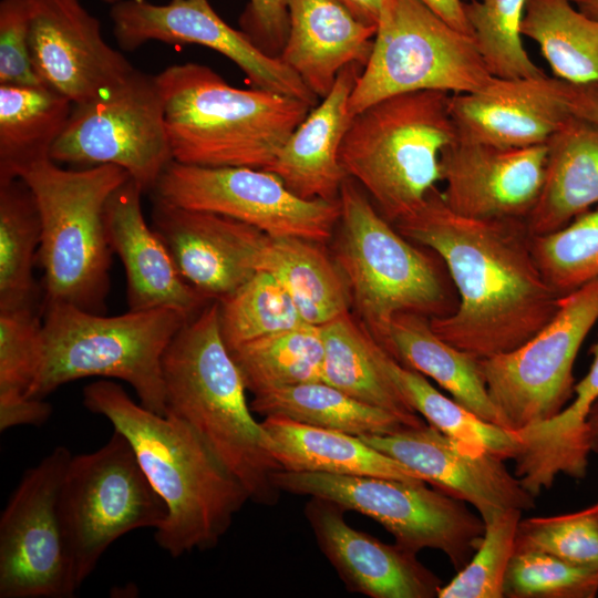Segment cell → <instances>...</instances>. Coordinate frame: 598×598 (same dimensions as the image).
Segmentation results:
<instances>
[{
    "mask_svg": "<svg viewBox=\"0 0 598 598\" xmlns=\"http://www.w3.org/2000/svg\"><path fill=\"white\" fill-rule=\"evenodd\" d=\"M394 226L444 262L457 306L446 316L430 318V324L461 351L476 359L507 353L558 310L560 296L537 265L526 220L461 216L435 187L414 214Z\"/></svg>",
    "mask_w": 598,
    "mask_h": 598,
    "instance_id": "obj_1",
    "label": "cell"
},
{
    "mask_svg": "<svg viewBox=\"0 0 598 598\" xmlns=\"http://www.w3.org/2000/svg\"><path fill=\"white\" fill-rule=\"evenodd\" d=\"M83 404L126 437L166 504L167 516L155 529L157 545L174 558L215 547L249 497L194 430L136 403L110 380L87 384Z\"/></svg>",
    "mask_w": 598,
    "mask_h": 598,
    "instance_id": "obj_2",
    "label": "cell"
},
{
    "mask_svg": "<svg viewBox=\"0 0 598 598\" xmlns=\"http://www.w3.org/2000/svg\"><path fill=\"white\" fill-rule=\"evenodd\" d=\"M165 414L184 421L240 483L249 501L274 505L281 470L247 404L246 386L220 332L219 303L186 321L162 361Z\"/></svg>",
    "mask_w": 598,
    "mask_h": 598,
    "instance_id": "obj_3",
    "label": "cell"
},
{
    "mask_svg": "<svg viewBox=\"0 0 598 598\" xmlns=\"http://www.w3.org/2000/svg\"><path fill=\"white\" fill-rule=\"evenodd\" d=\"M155 80L173 158L184 164L267 169L313 107L262 89L234 87L198 63L171 65Z\"/></svg>",
    "mask_w": 598,
    "mask_h": 598,
    "instance_id": "obj_4",
    "label": "cell"
},
{
    "mask_svg": "<svg viewBox=\"0 0 598 598\" xmlns=\"http://www.w3.org/2000/svg\"><path fill=\"white\" fill-rule=\"evenodd\" d=\"M448 92L413 91L352 117L341 165L393 225L414 214L441 181V154L457 137Z\"/></svg>",
    "mask_w": 598,
    "mask_h": 598,
    "instance_id": "obj_5",
    "label": "cell"
},
{
    "mask_svg": "<svg viewBox=\"0 0 598 598\" xmlns=\"http://www.w3.org/2000/svg\"><path fill=\"white\" fill-rule=\"evenodd\" d=\"M32 190L41 218L38 262L43 269V305L65 303L105 315L112 249L105 205L130 175L116 165L65 169L51 158L19 177Z\"/></svg>",
    "mask_w": 598,
    "mask_h": 598,
    "instance_id": "obj_6",
    "label": "cell"
},
{
    "mask_svg": "<svg viewBox=\"0 0 598 598\" xmlns=\"http://www.w3.org/2000/svg\"><path fill=\"white\" fill-rule=\"evenodd\" d=\"M186 321L173 309L106 317L65 303L45 306L42 362L29 396L44 399L83 378H112L127 382L143 406L165 414L162 361Z\"/></svg>",
    "mask_w": 598,
    "mask_h": 598,
    "instance_id": "obj_7",
    "label": "cell"
},
{
    "mask_svg": "<svg viewBox=\"0 0 598 598\" xmlns=\"http://www.w3.org/2000/svg\"><path fill=\"white\" fill-rule=\"evenodd\" d=\"M339 202L334 261L361 326L378 344L385 348L398 315L433 318L454 310L435 260L392 227L352 178L343 182Z\"/></svg>",
    "mask_w": 598,
    "mask_h": 598,
    "instance_id": "obj_8",
    "label": "cell"
},
{
    "mask_svg": "<svg viewBox=\"0 0 598 598\" xmlns=\"http://www.w3.org/2000/svg\"><path fill=\"white\" fill-rule=\"evenodd\" d=\"M493 78L471 34L452 27L422 0H383L350 110L354 115L382 99L413 91L473 92Z\"/></svg>",
    "mask_w": 598,
    "mask_h": 598,
    "instance_id": "obj_9",
    "label": "cell"
},
{
    "mask_svg": "<svg viewBox=\"0 0 598 598\" xmlns=\"http://www.w3.org/2000/svg\"><path fill=\"white\" fill-rule=\"evenodd\" d=\"M59 508L80 587L117 538L140 528L156 529L167 516L166 504L116 430L96 451L71 456Z\"/></svg>",
    "mask_w": 598,
    "mask_h": 598,
    "instance_id": "obj_10",
    "label": "cell"
},
{
    "mask_svg": "<svg viewBox=\"0 0 598 598\" xmlns=\"http://www.w3.org/2000/svg\"><path fill=\"white\" fill-rule=\"evenodd\" d=\"M272 478L280 492L327 499L373 518L404 549L444 553L457 571L484 534L482 517L472 514L464 501L427 488L426 482L286 470L275 472Z\"/></svg>",
    "mask_w": 598,
    "mask_h": 598,
    "instance_id": "obj_11",
    "label": "cell"
},
{
    "mask_svg": "<svg viewBox=\"0 0 598 598\" xmlns=\"http://www.w3.org/2000/svg\"><path fill=\"white\" fill-rule=\"evenodd\" d=\"M597 321L598 279L560 297L554 317L525 343L478 359L499 426L516 433L568 404L577 354Z\"/></svg>",
    "mask_w": 598,
    "mask_h": 598,
    "instance_id": "obj_12",
    "label": "cell"
},
{
    "mask_svg": "<svg viewBox=\"0 0 598 598\" xmlns=\"http://www.w3.org/2000/svg\"><path fill=\"white\" fill-rule=\"evenodd\" d=\"M50 158L83 168L120 166L143 194L152 193L174 159L155 75L135 69L100 96L73 104Z\"/></svg>",
    "mask_w": 598,
    "mask_h": 598,
    "instance_id": "obj_13",
    "label": "cell"
},
{
    "mask_svg": "<svg viewBox=\"0 0 598 598\" xmlns=\"http://www.w3.org/2000/svg\"><path fill=\"white\" fill-rule=\"evenodd\" d=\"M178 207L224 215L270 237L323 243L340 219V202L303 199L275 174L250 167H208L172 161L151 193Z\"/></svg>",
    "mask_w": 598,
    "mask_h": 598,
    "instance_id": "obj_14",
    "label": "cell"
},
{
    "mask_svg": "<svg viewBox=\"0 0 598 598\" xmlns=\"http://www.w3.org/2000/svg\"><path fill=\"white\" fill-rule=\"evenodd\" d=\"M71 452L56 446L28 468L0 518V598H70L80 588L59 495Z\"/></svg>",
    "mask_w": 598,
    "mask_h": 598,
    "instance_id": "obj_15",
    "label": "cell"
},
{
    "mask_svg": "<svg viewBox=\"0 0 598 598\" xmlns=\"http://www.w3.org/2000/svg\"><path fill=\"white\" fill-rule=\"evenodd\" d=\"M110 17L118 45L134 51L146 42L199 44L231 60L254 87L291 96L316 106L318 96L279 58L261 50L244 31L231 28L209 0H120Z\"/></svg>",
    "mask_w": 598,
    "mask_h": 598,
    "instance_id": "obj_16",
    "label": "cell"
},
{
    "mask_svg": "<svg viewBox=\"0 0 598 598\" xmlns=\"http://www.w3.org/2000/svg\"><path fill=\"white\" fill-rule=\"evenodd\" d=\"M359 437L442 492L473 505L483 522L501 511L535 507V497L507 470L505 460L430 424Z\"/></svg>",
    "mask_w": 598,
    "mask_h": 598,
    "instance_id": "obj_17",
    "label": "cell"
},
{
    "mask_svg": "<svg viewBox=\"0 0 598 598\" xmlns=\"http://www.w3.org/2000/svg\"><path fill=\"white\" fill-rule=\"evenodd\" d=\"M29 48L40 81L73 104L100 96L135 71L80 0H31Z\"/></svg>",
    "mask_w": 598,
    "mask_h": 598,
    "instance_id": "obj_18",
    "label": "cell"
},
{
    "mask_svg": "<svg viewBox=\"0 0 598 598\" xmlns=\"http://www.w3.org/2000/svg\"><path fill=\"white\" fill-rule=\"evenodd\" d=\"M152 227L185 281L209 301L226 298L260 270L270 238L240 220L152 196Z\"/></svg>",
    "mask_w": 598,
    "mask_h": 598,
    "instance_id": "obj_19",
    "label": "cell"
},
{
    "mask_svg": "<svg viewBox=\"0 0 598 598\" xmlns=\"http://www.w3.org/2000/svg\"><path fill=\"white\" fill-rule=\"evenodd\" d=\"M546 144L498 147L456 137L440 157L446 206L476 219H524L544 178Z\"/></svg>",
    "mask_w": 598,
    "mask_h": 598,
    "instance_id": "obj_20",
    "label": "cell"
},
{
    "mask_svg": "<svg viewBox=\"0 0 598 598\" xmlns=\"http://www.w3.org/2000/svg\"><path fill=\"white\" fill-rule=\"evenodd\" d=\"M457 136L498 147L546 144L571 115L567 82L546 74L501 79L481 90L451 94Z\"/></svg>",
    "mask_w": 598,
    "mask_h": 598,
    "instance_id": "obj_21",
    "label": "cell"
},
{
    "mask_svg": "<svg viewBox=\"0 0 598 598\" xmlns=\"http://www.w3.org/2000/svg\"><path fill=\"white\" fill-rule=\"evenodd\" d=\"M343 508L311 497L305 515L317 544L347 589L371 598H433L443 586L416 554L351 527Z\"/></svg>",
    "mask_w": 598,
    "mask_h": 598,
    "instance_id": "obj_22",
    "label": "cell"
},
{
    "mask_svg": "<svg viewBox=\"0 0 598 598\" xmlns=\"http://www.w3.org/2000/svg\"><path fill=\"white\" fill-rule=\"evenodd\" d=\"M142 195L128 178L112 193L104 210L110 247L125 270L128 310L173 309L190 320L210 301L185 281L163 240L146 224Z\"/></svg>",
    "mask_w": 598,
    "mask_h": 598,
    "instance_id": "obj_23",
    "label": "cell"
},
{
    "mask_svg": "<svg viewBox=\"0 0 598 598\" xmlns=\"http://www.w3.org/2000/svg\"><path fill=\"white\" fill-rule=\"evenodd\" d=\"M346 66L322 102L295 128L267 169L303 199L338 200L348 178L340 148L353 114L350 96L362 71Z\"/></svg>",
    "mask_w": 598,
    "mask_h": 598,
    "instance_id": "obj_24",
    "label": "cell"
},
{
    "mask_svg": "<svg viewBox=\"0 0 598 598\" xmlns=\"http://www.w3.org/2000/svg\"><path fill=\"white\" fill-rule=\"evenodd\" d=\"M288 34L279 58L318 97L348 65L365 66L377 27L358 20L336 0H287Z\"/></svg>",
    "mask_w": 598,
    "mask_h": 598,
    "instance_id": "obj_25",
    "label": "cell"
},
{
    "mask_svg": "<svg viewBox=\"0 0 598 598\" xmlns=\"http://www.w3.org/2000/svg\"><path fill=\"white\" fill-rule=\"evenodd\" d=\"M546 148L542 188L526 218L532 236L556 231L598 205V124L571 114Z\"/></svg>",
    "mask_w": 598,
    "mask_h": 598,
    "instance_id": "obj_26",
    "label": "cell"
},
{
    "mask_svg": "<svg viewBox=\"0 0 598 598\" xmlns=\"http://www.w3.org/2000/svg\"><path fill=\"white\" fill-rule=\"evenodd\" d=\"M587 374L575 385L574 399L555 416L515 434L514 475L534 497L553 486L558 475L582 478L590 445L588 416L598 401V341Z\"/></svg>",
    "mask_w": 598,
    "mask_h": 598,
    "instance_id": "obj_27",
    "label": "cell"
},
{
    "mask_svg": "<svg viewBox=\"0 0 598 598\" xmlns=\"http://www.w3.org/2000/svg\"><path fill=\"white\" fill-rule=\"evenodd\" d=\"M260 423L269 439V451L281 470L425 482L359 436L279 415L266 416Z\"/></svg>",
    "mask_w": 598,
    "mask_h": 598,
    "instance_id": "obj_28",
    "label": "cell"
},
{
    "mask_svg": "<svg viewBox=\"0 0 598 598\" xmlns=\"http://www.w3.org/2000/svg\"><path fill=\"white\" fill-rule=\"evenodd\" d=\"M384 350L404 367L433 379L467 410L497 424L478 359L441 339L432 330L430 318L398 315Z\"/></svg>",
    "mask_w": 598,
    "mask_h": 598,
    "instance_id": "obj_29",
    "label": "cell"
},
{
    "mask_svg": "<svg viewBox=\"0 0 598 598\" xmlns=\"http://www.w3.org/2000/svg\"><path fill=\"white\" fill-rule=\"evenodd\" d=\"M318 244L299 237H270L260 270L282 286L306 323L321 327L349 312L351 296L338 265Z\"/></svg>",
    "mask_w": 598,
    "mask_h": 598,
    "instance_id": "obj_30",
    "label": "cell"
},
{
    "mask_svg": "<svg viewBox=\"0 0 598 598\" xmlns=\"http://www.w3.org/2000/svg\"><path fill=\"white\" fill-rule=\"evenodd\" d=\"M73 103L45 84L0 85V183L50 158Z\"/></svg>",
    "mask_w": 598,
    "mask_h": 598,
    "instance_id": "obj_31",
    "label": "cell"
},
{
    "mask_svg": "<svg viewBox=\"0 0 598 598\" xmlns=\"http://www.w3.org/2000/svg\"><path fill=\"white\" fill-rule=\"evenodd\" d=\"M321 333L322 382L393 413L406 426L425 424L381 371L372 354L371 336L349 312L321 326Z\"/></svg>",
    "mask_w": 598,
    "mask_h": 598,
    "instance_id": "obj_32",
    "label": "cell"
},
{
    "mask_svg": "<svg viewBox=\"0 0 598 598\" xmlns=\"http://www.w3.org/2000/svg\"><path fill=\"white\" fill-rule=\"evenodd\" d=\"M251 411L355 436L384 435L406 425L393 413L361 402L322 381L254 395Z\"/></svg>",
    "mask_w": 598,
    "mask_h": 598,
    "instance_id": "obj_33",
    "label": "cell"
},
{
    "mask_svg": "<svg viewBox=\"0 0 598 598\" xmlns=\"http://www.w3.org/2000/svg\"><path fill=\"white\" fill-rule=\"evenodd\" d=\"M43 323L37 308L0 311V431L40 426L52 413L43 399L29 392L43 354Z\"/></svg>",
    "mask_w": 598,
    "mask_h": 598,
    "instance_id": "obj_34",
    "label": "cell"
},
{
    "mask_svg": "<svg viewBox=\"0 0 598 598\" xmlns=\"http://www.w3.org/2000/svg\"><path fill=\"white\" fill-rule=\"evenodd\" d=\"M373 358L404 399L430 425L457 441L484 448L503 460L514 458L519 441L514 432L483 420L436 390L420 372L404 367L371 337Z\"/></svg>",
    "mask_w": 598,
    "mask_h": 598,
    "instance_id": "obj_35",
    "label": "cell"
},
{
    "mask_svg": "<svg viewBox=\"0 0 598 598\" xmlns=\"http://www.w3.org/2000/svg\"><path fill=\"white\" fill-rule=\"evenodd\" d=\"M520 30L538 44L555 78L598 83V22L571 0H526Z\"/></svg>",
    "mask_w": 598,
    "mask_h": 598,
    "instance_id": "obj_36",
    "label": "cell"
},
{
    "mask_svg": "<svg viewBox=\"0 0 598 598\" xmlns=\"http://www.w3.org/2000/svg\"><path fill=\"white\" fill-rule=\"evenodd\" d=\"M41 218L35 197L21 178L0 183V311L35 308Z\"/></svg>",
    "mask_w": 598,
    "mask_h": 598,
    "instance_id": "obj_37",
    "label": "cell"
},
{
    "mask_svg": "<svg viewBox=\"0 0 598 598\" xmlns=\"http://www.w3.org/2000/svg\"><path fill=\"white\" fill-rule=\"evenodd\" d=\"M246 390L254 395L322 381L321 327L305 324L229 350Z\"/></svg>",
    "mask_w": 598,
    "mask_h": 598,
    "instance_id": "obj_38",
    "label": "cell"
},
{
    "mask_svg": "<svg viewBox=\"0 0 598 598\" xmlns=\"http://www.w3.org/2000/svg\"><path fill=\"white\" fill-rule=\"evenodd\" d=\"M218 303L220 332L228 350L308 324L282 286L264 270Z\"/></svg>",
    "mask_w": 598,
    "mask_h": 598,
    "instance_id": "obj_39",
    "label": "cell"
},
{
    "mask_svg": "<svg viewBox=\"0 0 598 598\" xmlns=\"http://www.w3.org/2000/svg\"><path fill=\"white\" fill-rule=\"evenodd\" d=\"M526 0H468L464 12L478 53L492 76L501 79L544 75L522 41Z\"/></svg>",
    "mask_w": 598,
    "mask_h": 598,
    "instance_id": "obj_40",
    "label": "cell"
},
{
    "mask_svg": "<svg viewBox=\"0 0 598 598\" xmlns=\"http://www.w3.org/2000/svg\"><path fill=\"white\" fill-rule=\"evenodd\" d=\"M537 265L555 292L563 297L598 279V205L563 228L532 236Z\"/></svg>",
    "mask_w": 598,
    "mask_h": 598,
    "instance_id": "obj_41",
    "label": "cell"
},
{
    "mask_svg": "<svg viewBox=\"0 0 598 598\" xmlns=\"http://www.w3.org/2000/svg\"><path fill=\"white\" fill-rule=\"evenodd\" d=\"M520 509L511 508L484 520L481 543L457 575L437 592V598H502L504 580L515 553Z\"/></svg>",
    "mask_w": 598,
    "mask_h": 598,
    "instance_id": "obj_42",
    "label": "cell"
},
{
    "mask_svg": "<svg viewBox=\"0 0 598 598\" xmlns=\"http://www.w3.org/2000/svg\"><path fill=\"white\" fill-rule=\"evenodd\" d=\"M550 554L598 573V503L579 512L520 519L515 551Z\"/></svg>",
    "mask_w": 598,
    "mask_h": 598,
    "instance_id": "obj_43",
    "label": "cell"
},
{
    "mask_svg": "<svg viewBox=\"0 0 598 598\" xmlns=\"http://www.w3.org/2000/svg\"><path fill=\"white\" fill-rule=\"evenodd\" d=\"M598 573L566 563L550 554L515 551L504 580V597L592 598Z\"/></svg>",
    "mask_w": 598,
    "mask_h": 598,
    "instance_id": "obj_44",
    "label": "cell"
},
{
    "mask_svg": "<svg viewBox=\"0 0 598 598\" xmlns=\"http://www.w3.org/2000/svg\"><path fill=\"white\" fill-rule=\"evenodd\" d=\"M31 0L0 2V85L43 84L30 55Z\"/></svg>",
    "mask_w": 598,
    "mask_h": 598,
    "instance_id": "obj_45",
    "label": "cell"
},
{
    "mask_svg": "<svg viewBox=\"0 0 598 598\" xmlns=\"http://www.w3.org/2000/svg\"><path fill=\"white\" fill-rule=\"evenodd\" d=\"M239 23L261 50L279 56L288 34L287 0H249Z\"/></svg>",
    "mask_w": 598,
    "mask_h": 598,
    "instance_id": "obj_46",
    "label": "cell"
},
{
    "mask_svg": "<svg viewBox=\"0 0 598 598\" xmlns=\"http://www.w3.org/2000/svg\"><path fill=\"white\" fill-rule=\"evenodd\" d=\"M567 94L571 114L598 124V83H567Z\"/></svg>",
    "mask_w": 598,
    "mask_h": 598,
    "instance_id": "obj_47",
    "label": "cell"
},
{
    "mask_svg": "<svg viewBox=\"0 0 598 598\" xmlns=\"http://www.w3.org/2000/svg\"><path fill=\"white\" fill-rule=\"evenodd\" d=\"M440 17L455 29L471 34V28L465 17L464 4L468 0H422Z\"/></svg>",
    "mask_w": 598,
    "mask_h": 598,
    "instance_id": "obj_48",
    "label": "cell"
},
{
    "mask_svg": "<svg viewBox=\"0 0 598 598\" xmlns=\"http://www.w3.org/2000/svg\"><path fill=\"white\" fill-rule=\"evenodd\" d=\"M361 22L377 27L383 0H336Z\"/></svg>",
    "mask_w": 598,
    "mask_h": 598,
    "instance_id": "obj_49",
    "label": "cell"
},
{
    "mask_svg": "<svg viewBox=\"0 0 598 598\" xmlns=\"http://www.w3.org/2000/svg\"><path fill=\"white\" fill-rule=\"evenodd\" d=\"M587 424L590 451L598 453V401L589 413Z\"/></svg>",
    "mask_w": 598,
    "mask_h": 598,
    "instance_id": "obj_50",
    "label": "cell"
},
{
    "mask_svg": "<svg viewBox=\"0 0 598 598\" xmlns=\"http://www.w3.org/2000/svg\"><path fill=\"white\" fill-rule=\"evenodd\" d=\"M584 14L598 22V0H571Z\"/></svg>",
    "mask_w": 598,
    "mask_h": 598,
    "instance_id": "obj_51",
    "label": "cell"
},
{
    "mask_svg": "<svg viewBox=\"0 0 598 598\" xmlns=\"http://www.w3.org/2000/svg\"><path fill=\"white\" fill-rule=\"evenodd\" d=\"M103 1L109 2V3H111V4H114V3H116V2L120 1V0H103Z\"/></svg>",
    "mask_w": 598,
    "mask_h": 598,
    "instance_id": "obj_52",
    "label": "cell"
}]
</instances>
